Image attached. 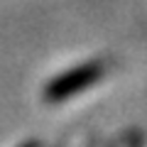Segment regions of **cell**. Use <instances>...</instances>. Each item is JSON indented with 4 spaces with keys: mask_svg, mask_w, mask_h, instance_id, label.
Segmentation results:
<instances>
[{
    "mask_svg": "<svg viewBox=\"0 0 147 147\" xmlns=\"http://www.w3.org/2000/svg\"><path fill=\"white\" fill-rule=\"evenodd\" d=\"M103 76V66L100 64H86V66H79L76 71H69L64 76H59L57 81L47 86V98L49 100H61L69 98V96L84 91L86 86H91L93 81H98Z\"/></svg>",
    "mask_w": 147,
    "mask_h": 147,
    "instance_id": "obj_1",
    "label": "cell"
}]
</instances>
